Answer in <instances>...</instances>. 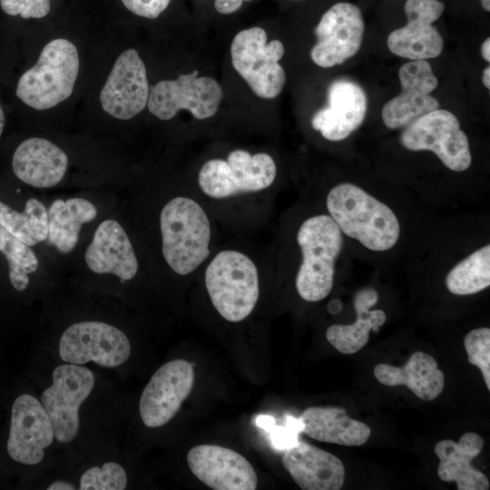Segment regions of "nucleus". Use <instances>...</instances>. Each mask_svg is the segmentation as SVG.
I'll use <instances>...</instances> for the list:
<instances>
[{"label":"nucleus","instance_id":"obj_14","mask_svg":"<svg viewBox=\"0 0 490 490\" xmlns=\"http://www.w3.org/2000/svg\"><path fill=\"white\" fill-rule=\"evenodd\" d=\"M194 384L192 365L185 359L163 364L143 388L139 412L142 423L151 428L167 424L189 397Z\"/></svg>","mask_w":490,"mask_h":490},{"label":"nucleus","instance_id":"obj_2","mask_svg":"<svg viewBox=\"0 0 490 490\" xmlns=\"http://www.w3.org/2000/svg\"><path fill=\"white\" fill-rule=\"evenodd\" d=\"M159 228L162 255L174 273L191 274L210 255V220L195 200L170 199L160 211Z\"/></svg>","mask_w":490,"mask_h":490},{"label":"nucleus","instance_id":"obj_27","mask_svg":"<svg viewBox=\"0 0 490 490\" xmlns=\"http://www.w3.org/2000/svg\"><path fill=\"white\" fill-rule=\"evenodd\" d=\"M378 300L373 288L359 289L354 297L357 319L349 325L335 324L326 331L328 341L339 352L354 354L363 348L369 339L370 331L377 332L387 319L382 309H370Z\"/></svg>","mask_w":490,"mask_h":490},{"label":"nucleus","instance_id":"obj_10","mask_svg":"<svg viewBox=\"0 0 490 490\" xmlns=\"http://www.w3.org/2000/svg\"><path fill=\"white\" fill-rule=\"evenodd\" d=\"M58 353L65 363L84 365L93 362L101 367L115 368L128 360L131 344L126 334L112 324L83 320L64 330Z\"/></svg>","mask_w":490,"mask_h":490},{"label":"nucleus","instance_id":"obj_29","mask_svg":"<svg viewBox=\"0 0 490 490\" xmlns=\"http://www.w3.org/2000/svg\"><path fill=\"white\" fill-rule=\"evenodd\" d=\"M447 289L455 295H472L490 285V245L475 250L458 262L446 278Z\"/></svg>","mask_w":490,"mask_h":490},{"label":"nucleus","instance_id":"obj_22","mask_svg":"<svg viewBox=\"0 0 490 490\" xmlns=\"http://www.w3.org/2000/svg\"><path fill=\"white\" fill-rule=\"evenodd\" d=\"M282 464L302 490H338L344 485L345 467L334 455L298 441L286 448Z\"/></svg>","mask_w":490,"mask_h":490},{"label":"nucleus","instance_id":"obj_37","mask_svg":"<svg viewBox=\"0 0 490 490\" xmlns=\"http://www.w3.org/2000/svg\"><path fill=\"white\" fill-rule=\"evenodd\" d=\"M327 309L329 313L338 314L342 309V303L338 299H332L328 302Z\"/></svg>","mask_w":490,"mask_h":490},{"label":"nucleus","instance_id":"obj_8","mask_svg":"<svg viewBox=\"0 0 490 490\" xmlns=\"http://www.w3.org/2000/svg\"><path fill=\"white\" fill-rule=\"evenodd\" d=\"M400 142L409 151L433 152L454 172L467 170L472 162L468 138L447 110L438 108L414 120L402 132Z\"/></svg>","mask_w":490,"mask_h":490},{"label":"nucleus","instance_id":"obj_18","mask_svg":"<svg viewBox=\"0 0 490 490\" xmlns=\"http://www.w3.org/2000/svg\"><path fill=\"white\" fill-rule=\"evenodd\" d=\"M401 92L382 108V120L390 129L407 126L418 117L439 108V102L430 93L438 81L426 60L404 64L398 71Z\"/></svg>","mask_w":490,"mask_h":490},{"label":"nucleus","instance_id":"obj_39","mask_svg":"<svg viewBox=\"0 0 490 490\" xmlns=\"http://www.w3.org/2000/svg\"><path fill=\"white\" fill-rule=\"evenodd\" d=\"M482 81L485 88L490 89V67L486 66L483 72Z\"/></svg>","mask_w":490,"mask_h":490},{"label":"nucleus","instance_id":"obj_34","mask_svg":"<svg viewBox=\"0 0 490 490\" xmlns=\"http://www.w3.org/2000/svg\"><path fill=\"white\" fill-rule=\"evenodd\" d=\"M122 2L134 15L153 19L168 7L171 0H122Z\"/></svg>","mask_w":490,"mask_h":490},{"label":"nucleus","instance_id":"obj_9","mask_svg":"<svg viewBox=\"0 0 490 490\" xmlns=\"http://www.w3.org/2000/svg\"><path fill=\"white\" fill-rule=\"evenodd\" d=\"M95 383L93 373L83 365L64 363L54 368L52 384L41 395V403L53 424L54 438L70 444L80 428L79 410L91 395Z\"/></svg>","mask_w":490,"mask_h":490},{"label":"nucleus","instance_id":"obj_36","mask_svg":"<svg viewBox=\"0 0 490 490\" xmlns=\"http://www.w3.org/2000/svg\"><path fill=\"white\" fill-rule=\"evenodd\" d=\"M48 490H75L78 489L73 483L65 480H56L51 483L47 487Z\"/></svg>","mask_w":490,"mask_h":490},{"label":"nucleus","instance_id":"obj_16","mask_svg":"<svg viewBox=\"0 0 490 490\" xmlns=\"http://www.w3.org/2000/svg\"><path fill=\"white\" fill-rule=\"evenodd\" d=\"M149 83L146 68L133 48L116 59L100 93L103 109L119 120H129L147 106Z\"/></svg>","mask_w":490,"mask_h":490},{"label":"nucleus","instance_id":"obj_6","mask_svg":"<svg viewBox=\"0 0 490 490\" xmlns=\"http://www.w3.org/2000/svg\"><path fill=\"white\" fill-rule=\"evenodd\" d=\"M276 174V163L270 154L235 150L227 160L206 162L199 172L198 183L205 195L220 200L265 190L274 182Z\"/></svg>","mask_w":490,"mask_h":490},{"label":"nucleus","instance_id":"obj_12","mask_svg":"<svg viewBox=\"0 0 490 490\" xmlns=\"http://www.w3.org/2000/svg\"><path fill=\"white\" fill-rule=\"evenodd\" d=\"M83 269L93 276L113 277L122 282L138 274L139 260L128 232L114 217L102 220L83 254Z\"/></svg>","mask_w":490,"mask_h":490},{"label":"nucleus","instance_id":"obj_25","mask_svg":"<svg viewBox=\"0 0 490 490\" xmlns=\"http://www.w3.org/2000/svg\"><path fill=\"white\" fill-rule=\"evenodd\" d=\"M374 375L385 386H406L425 401L436 398L445 387V377L436 361L422 351L413 353L403 367L377 364L374 368Z\"/></svg>","mask_w":490,"mask_h":490},{"label":"nucleus","instance_id":"obj_21","mask_svg":"<svg viewBox=\"0 0 490 490\" xmlns=\"http://www.w3.org/2000/svg\"><path fill=\"white\" fill-rule=\"evenodd\" d=\"M69 165L67 154L49 140L31 137L23 141L12 158V169L18 180L36 188L60 184Z\"/></svg>","mask_w":490,"mask_h":490},{"label":"nucleus","instance_id":"obj_17","mask_svg":"<svg viewBox=\"0 0 490 490\" xmlns=\"http://www.w3.org/2000/svg\"><path fill=\"white\" fill-rule=\"evenodd\" d=\"M404 10L407 22L389 34L390 52L411 61L437 57L444 41L433 23L443 14L445 5L438 0H407Z\"/></svg>","mask_w":490,"mask_h":490},{"label":"nucleus","instance_id":"obj_20","mask_svg":"<svg viewBox=\"0 0 490 490\" xmlns=\"http://www.w3.org/2000/svg\"><path fill=\"white\" fill-rule=\"evenodd\" d=\"M368 109L365 91L348 79H338L328 89V106L311 119L314 130L332 142L348 138L363 122Z\"/></svg>","mask_w":490,"mask_h":490},{"label":"nucleus","instance_id":"obj_13","mask_svg":"<svg viewBox=\"0 0 490 490\" xmlns=\"http://www.w3.org/2000/svg\"><path fill=\"white\" fill-rule=\"evenodd\" d=\"M364 30L362 13L356 5L335 4L322 15L315 29L317 43L310 52L312 61L323 68L344 63L359 50Z\"/></svg>","mask_w":490,"mask_h":490},{"label":"nucleus","instance_id":"obj_28","mask_svg":"<svg viewBox=\"0 0 490 490\" xmlns=\"http://www.w3.org/2000/svg\"><path fill=\"white\" fill-rule=\"evenodd\" d=\"M0 225L22 242L34 247L47 239V208L34 197L25 201L23 211L0 201Z\"/></svg>","mask_w":490,"mask_h":490},{"label":"nucleus","instance_id":"obj_15","mask_svg":"<svg viewBox=\"0 0 490 490\" xmlns=\"http://www.w3.org/2000/svg\"><path fill=\"white\" fill-rule=\"evenodd\" d=\"M54 439L53 424L41 401L30 394L17 397L11 409L9 456L23 465H37Z\"/></svg>","mask_w":490,"mask_h":490},{"label":"nucleus","instance_id":"obj_33","mask_svg":"<svg viewBox=\"0 0 490 490\" xmlns=\"http://www.w3.org/2000/svg\"><path fill=\"white\" fill-rule=\"evenodd\" d=\"M2 10L10 15L23 18H42L51 8L50 0H0Z\"/></svg>","mask_w":490,"mask_h":490},{"label":"nucleus","instance_id":"obj_5","mask_svg":"<svg viewBox=\"0 0 490 490\" xmlns=\"http://www.w3.org/2000/svg\"><path fill=\"white\" fill-rule=\"evenodd\" d=\"M79 66L76 46L67 39H54L43 48L37 63L20 77L16 95L35 110L53 108L72 94Z\"/></svg>","mask_w":490,"mask_h":490},{"label":"nucleus","instance_id":"obj_19","mask_svg":"<svg viewBox=\"0 0 490 490\" xmlns=\"http://www.w3.org/2000/svg\"><path fill=\"white\" fill-rule=\"evenodd\" d=\"M192 474L214 490H255L258 476L238 452L217 445H199L187 454Z\"/></svg>","mask_w":490,"mask_h":490},{"label":"nucleus","instance_id":"obj_1","mask_svg":"<svg viewBox=\"0 0 490 490\" xmlns=\"http://www.w3.org/2000/svg\"><path fill=\"white\" fill-rule=\"evenodd\" d=\"M326 206L341 232L370 250H388L399 239L400 225L394 211L358 185L334 186Z\"/></svg>","mask_w":490,"mask_h":490},{"label":"nucleus","instance_id":"obj_30","mask_svg":"<svg viewBox=\"0 0 490 490\" xmlns=\"http://www.w3.org/2000/svg\"><path fill=\"white\" fill-rule=\"evenodd\" d=\"M0 252L8 264V276L13 288L25 290L31 276L40 272L41 261L33 247L22 242L0 225Z\"/></svg>","mask_w":490,"mask_h":490},{"label":"nucleus","instance_id":"obj_41","mask_svg":"<svg viewBox=\"0 0 490 490\" xmlns=\"http://www.w3.org/2000/svg\"><path fill=\"white\" fill-rule=\"evenodd\" d=\"M482 6L485 11H490V0H481Z\"/></svg>","mask_w":490,"mask_h":490},{"label":"nucleus","instance_id":"obj_26","mask_svg":"<svg viewBox=\"0 0 490 490\" xmlns=\"http://www.w3.org/2000/svg\"><path fill=\"white\" fill-rule=\"evenodd\" d=\"M299 420L301 431L320 442L358 446L371 435L367 424L350 418L340 407H311L302 412Z\"/></svg>","mask_w":490,"mask_h":490},{"label":"nucleus","instance_id":"obj_7","mask_svg":"<svg viewBox=\"0 0 490 490\" xmlns=\"http://www.w3.org/2000/svg\"><path fill=\"white\" fill-rule=\"evenodd\" d=\"M283 54V44L276 39L267 43L265 30L258 26L239 32L230 45L234 69L263 99L277 97L284 87L286 74L279 64Z\"/></svg>","mask_w":490,"mask_h":490},{"label":"nucleus","instance_id":"obj_3","mask_svg":"<svg viewBox=\"0 0 490 490\" xmlns=\"http://www.w3.org/2000/svg\"><path fill=\"white\" fill-rule=\"evenodd\" d=\"M302 261L295 285L306 301L317 302L330 293L335 262L342 250L343 236L329 215L318 214L305 220L297 233Z\"/></svg>","mask_w":490,"mask_h":490},{"label":"nucleus","instance_id":"obj_32","mask_svg":"<svg viewBox=\"0 0 490 490\" xmlns=\"http://www.w3.org/2000/svg\"><path fill=\"white\" fill-rule=\"evenodd\" d=\"M464 347L468 362L480 369L490 390V328L484 327L469 331L464 338Z\"/></svg>","mask_w":490,"mask_h":490},{"label":"nucleus","instance_id":"obj_23","mask_svg":"<svg viewBox=\"0 0 490 490\" xmlns=\"http://www.w3.org/2000/svg\"><path fill=\"white\" fill-rule=\"evenodd\" d=\"M484 446L483 438L476 433L464 434L458 442L445 439L435 446V454L440 460L438 477L445 482H456L458 490H487L488 478L472 466Z\"/></svg>","mask_w":490,"mask_h":490},{"label":"nucleus","instance_id":"obj_38","mask_svg":"<svg viewBox=\"0 0 490 490\" xmlns=\"http://www.w3.org/2000/svg\"><path fill=\"white\" fill-rule=\"evenodd\" d=\"M481 54L486 62H490V39L486 38L481 45Z\"/></svg>","mask_w":490,"mask_h":490},{"label":"nucleus","instance_id":"obj_24","mask_svg":"<svg viewBox=\"0 0 490 490\" xmlns=\"http://www.w3.org/2000/svg\"><path fill=\"white\" fill-rule=\"evenodd\" d=\"M46 208V242L61 255H68L76 249L83 227L93 222L99 214L95 203L83 196L58 198Z\"/></svg>","mask_w":490,"mask_h":490},{"label":"nucleus","instance_id":"obj_11","mask_svg":"<svg viewBox=\"0 0 490 490\" xmlns=\"http://www.w3.org/2000/svg\"><path fill=\"white\" fill-rule=\"evenodd\" d=\"M222 99V89L213 78L198 76V71L163 80L151 88L147 107L161 120H171L184 109L203 120L213 116Z\"/></svg>","mask_w":490,"mask_h":490},{"label":"nucleus","instance_id":"obj_4","mask_svg":"<svg viewBox=\"0 0 490 490\" xmlns=\"http://www.w3.org/2000/svg\"><path fill=\"white\" fill-rule=\"evenodd\" d=\"M211 301L227 321L247 318L260 296L259 272L254 261L245 253L224 250L208 264L204 275Z\"/></svg>","mask_w":490,"mask_h":490},{"label":"nucleus","instance_id":"obj_31","mask_svg":"<svg viewBox=\"0 0 490 490\" xmlns=\"http://www.w3.org/2000/svg\"><path fill=\"white\" fill-rule=\"evenodd\" d=\"M127 474L116 462H105L85 470L80 476L81 490H123L127 486Z\"/></svg>","mask_w":490,"mask_h":490},{"label":"nucleus","instance_id":"obj_40","mask_svg":"<svg viewBox=\"0 0 490 490\" xmlns=\"http://www.w3.org/2000/svg\"><path fill=\"white\" fill-rule=\"evenodd\" d=\"M5 126V113L2 106L0 105V138Z\"/></svg>","mask_w":490,"mask_h":490},{"label":"nucleus","instance_id":"obj_35","mask_svg":"<svg viewBox=\"0 0 490 490\" xmlns=\"http://www.w3.org/2000/svg\"><path fill=\"white\" fill-rule=\"evenodd\" d=\"M248 1L250 0H215L214 6L220 14L229 15L237 11L243 2Z\"/></svg>","mask_w":490,"mask_h":490}]
</instances>
